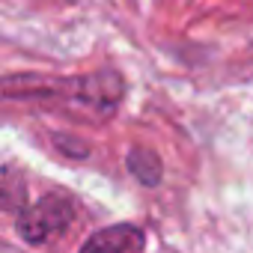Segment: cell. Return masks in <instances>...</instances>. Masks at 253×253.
I'll list each match as a JSON object with an SVG mask.
<instances>
[{"instance_id":"cell-2","label":"cell","mask_w":253,"mask_h":253,"mask_svg":"<svg viewBox=\"0 0 253 253\" xmlns=\"http://www.w3.org/2000/svg\"><path fill=\"white\" fill-rule=\"evenodd\" d=\"M143 247V232L131 223H116L107 229H98L81 253H137Z\"/></svg>"},{"instance_id":"cell-1","label":"cell","mask_w":253,"mask_h":253,"mask_svg":"<svg viewBox=\"0 0 253 253\" xmlns=\"http://www.w3.org/2000/svg\"><path fill=\"white\" fill-rule=\"evenodd\" d=\"M72 214H75V209H72V200H69V197H63V194H48V197H42L36 206H30V209L21 214L18 232H21L24 241L39 244V241H45L48 235L60 232V229L72 220Z\"/></svg>"},{"instance_id":"cell-3","label":"cell","mask_w":253,"mask_h":253,"mask_svg":"<svg viewBox=\"0 0 253 253\" xmlns=\"http://www.w3.org/2000/svg\"><path fill=\"white\" fill-rule=\"evenodd\" d=\"M125 164H128L131 176L137 182H143V185H158L161 182V158L152 149H143V146L131 149L128 158H125Z\"/></svg>"}]
</instances>
